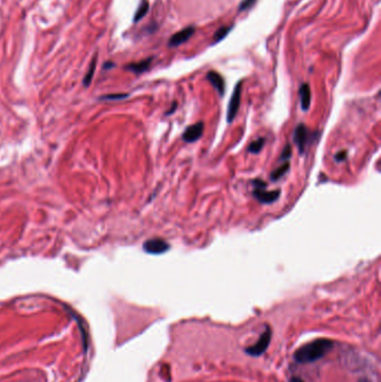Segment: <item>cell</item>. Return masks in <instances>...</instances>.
<instances>
[{
  "label": "cell",
  "instance_id": "cell-11",
  "mask_svg": "<svg viewBox=\"0 0 381 382\" xmlns=\"http://www.w3.org/2000/svg\"><path fill=\"white\" fill-rule=\"evenodd\" d=\"M151 60H152V58L144 59L142 61H139V63L128 65L126 69L129 71L136 73V74H140V73H143V72H145V71H147L149 69L150 64H151Z\"/></svg>",
  "mask_w": 381,
  "mask_h": 382
},
{
  "label": "cell",
  "instance_id": "cell-12",
  "mask_svg": "<svg viewBox=\"0 0 381 382\" xmlns=\"http://www.w3.org/2000/svg\"><path fill=\"white\" fill-rule=\"evenodd\" d=\"M289 170H290V162H289V161H285L283 165L279 166V167L277 168V169H275V170H274V171L272 172V175H271V180H272V181H277V180H279V179H281V178H282V177L285 175V173H287Z\"/></svg>",
  "mask_w": 381,
  "mask_h": 382
},
{
  "label": "cell",
  "instance_id": "cell-19",
  "mask_svg": "<svg viewBox=\"0 0 381 382\" xmlns=\"http://www.w3.org/2000/svg\"><path fill=\"white\" fill-rule=\"evenodd\" d=\"M253 186H254V189L261 190V189H266L267 183L265 181L261 180V179H256V180L253 181Z\"/></svg>",
  "mask_w": 381,
  "mask_h": 382
},
{
  "label": "cell",
  "instance_id": "cell-3",
  "mask_svg": "<svg viewBox=\"0 0 381 382\" xmlns=\"http://www.w3.org/2000/svg\"><path fill=\"white\" fill-rule=\"evenodd\" d=\"M242 86H243V82H238L237 85L234 88L231 101H229V104H228V111H227L228 123H232L237 115V112L240 105V99H242Z\"/></svg>",
  "mask_w": 381,
  "mask_h": 382
},
{
  "label": "cell",
  "instance_id": "cell-23",
  "mask_svg": "<svg viewBox=\"0 0 381 382\" xmlns=\"http://www.w3.org/2000/svg\"><path fill=\"white\" fill-rule=\"evenodd\" d=\"M290 382H303V380H302V379H300V378H292V379H291V381Z\"/></svg>",
  "mask_w": 381,
  "mask_h": 382
},
{
  "label": "cell",
  "instance_id": "cell-4",
  "mask_svg": "<svg viewBox=\"0 0 381 382\" xmlns=\"http://www.w3.org/2000/svg\"><path fill=\"white\" fill-rule=\"evenodd\" d=\"M309 137L310 133L307 128L303 123H301L298 126L295 128L294 133H293V140L294 143L296 144V147L299 149L300 153H303L304 150L306 148V144L309 142Z\"/></svg>",
  "mask_w": 381,
  "mask_h": 382
},
{
  "label": "cell",
  "instance_id": "cell-13",
  "mask_svg": "<svg viewBox=\"0 0 381 382\" xmlns=\"http://www.w3.org/2000/svg\"><path fill=\"white\" fill-rule=\"evenodd\" d=\"M148 11H149V3L147 2V0H143V2L140 4L136 15H134V21L141 20L143 17L148 14Z\"/></svg>",
  "mask_w": 381,
  "mask_h": 382
},
{
  "label": "cell",
  "instance_id": "cell-18",
  "mask_svg": "<svg viewBox=\"0 0 381 382\" xmlns=\"http://www.w3.org/2000/svg\"><path fill=\"white\" fill-rule=\"evenodd\" d=\"M291 155H292V147H291L290 144H287V147L284 148L283 152L281 154V160H285V161H289Z\"/></svg>",
  "mask_w": 381,
  "mask_h": 382
},
{
  "label": "cell",
  "instance_id": "cell-1",
  "mask_svg": "<svg viewBox=\"0 0 381 382\" xmlns=\"http://www.w3.org/2000/svg\"><path fill=\"white\" fill-rule=\"evenodd\" d=\"M333 341L329 339H318L301 346L294 353L295 360L300 363H310L321 359L332 349Z\"/></svg>",
  "mask_w": 381,
  "mask_h": 382
},
{
  "label": "cell",
  "instance_id": "cell-14",
  "mask_svg": "<svg viewBox=\"0 0 381 382\" xmlns=\"http://www.w3.org/2000/svg\"><path fill=\"white\" fill-rule=\"evenodd\" d=\"M264 144H265V138H260L255 140V141L251 142L249 144L248 147V152L250 153H260L262 149L264 148Z\"/></svg>",
  "mask_w": 381,
  "mask_h": 382
},
{
  "label": "cell",
  "instance_id": "cell-10",
  "mask_svg": "<svg viewBox=\"0 0 381 382\" xmlns=\"http://www.w3.org/2000/svg\"><path fill=\"white\" fill-rule=\"evenodd\" d=\"M300 99H301V108L303 111H307L310 109L311 104V88L307 83L302 84L300 87Z\"/></svg>",
  "mask_w": 381,
  "mask_h": 382
},
{
  "label": "cell",
  "instance_id": "cell-7",
  "mask_svg": "<svg viewBox=\"0 0 381 382\" xmlns=\"http://www.w3.org/2000/svg\"><path fill=\"white\" fill-rule=\"evenodd\" d=\"M194 34H195V27L189 26V27L183 28V29L179 30L178 33L173 34V35L171 36L169 41V46L176 47V46H179V45L186 43L190 38H192Z\"/></svg>",
  "mask_w": 381,
  "mask_h": 382
},
{
  "label": "cell",
  "instance_id": "cell-20",
  "mask_svg": "<svg viewBox=\"0 0 381 382\" xmlns=\"http://www.w3.org/2000/svg\"><path fill=\"white\" fill-rule=\"evenodd\" d=\"M346 154H348V152H346L345 150L340 151V152L335 154V160H337L338 162H342L343 160L346 159Z\"/></svg>",
  "mask_w": 381,
  "mask_h": 382
},
{
  "label": "cell",
  "instance_id": "cell-9",
  "mask_svg": "<svg viewBox=\"0 0 381 382\" xmlns=\"http://www.w3.org/2000/svg\"><path fill=\"white\" fill-rule=\"evenodd\" d=\"M207 80H208L211 85L214 86L217 92L219 93V95H224V93H225V88H226V85H225V80H224V77L219 74V73H217L215 71H209L208 73H207Z\"/></svg>",
  "mask_w": 381,
  "mask_h": 382
},
{
  "label": "cell",
  "instance_id": "cell-16",
  "mask_svg": "<svg viewBox=\"0 0 381 382\" xmlns=\"http://www.w3.org/2000/svg\"><path fill=\"white\" fill-rule=\"evenodd\" d=\"M95 66H97V57L93 58L91 65H89V69H88L87 74H86L85 78H84V85H85V86H88L89 83L92 82V77H93L94 71H95Z\"/></svg>",
  "mask_w": 381,
  "mask_h": 382
},
{
  "label": "cell",
  "instance_id": "cell-2",
  "mask_svg": "<svg viewBox=\"0 0 381 382\" xmlns=\"http://www.w3.org/2000/svg\"><path fill=\"white\" fill-rule=\"evenodd\" d=\"M271 338H272V331L270 328H266V330L260 336L259 341H257L255 344L248 346L247 349H246V352H247L248 355L255 356V357L263 355V353L267 350L268 345H270Z\"/></svg>",
  "mask_w": 381,
  "mask_h": 382
},
{
  "label": "cell",
  "instance_id": "cell-22",
  "mask_svg": "<svg viewBox=\"0 0 381 382\" xmlns=\"http://www.w3.org/2000/svg\"><path fill=\"white\" fill-rule=\"evenodd\" d=\"M177 108V103H173L172 104V108L170 109V112H168V114H171V113H173V112H175V109Z\"/></svg>",
  "mask_w": 381,
  "mask_h": 382
},
{
  "label": "cell",
  "instance_id": "cell-5",
  "mask_svg": "<svg viewBox=\"0 0 381 382\" xmlns=\"http://www.w3.org/2000/svg\"><path fill=\"white\" fill-rule=\"evenodd\" d=\"M143 249L148 254L160 255L169 249V244L161 238H152L145 241L143 244Z\"/></svg>",
  "mask_w": 381,
  "mask_h": 382
},
{
  "label": "cell",
  "instance_id": "cell-15",
  "mask_svg": "<svg viewBox=\"0 0 381 382\" xmlns=\"http://www.w3.org/2000/svg\"><path fill=\"white\" fill-rule=\"evenodd\" d=\"M231 30H232V26H223V27H220L219 29H218L215 33V35H214V43H218V42L223 41V39L228 35V33L231 31Z\"/></svg>",
  "mask_w": 381,
  "mask_h": 382
},
{
  "label": "cell",
  "instance_id": "cell-17",
  "mask_svg": "<svg viewBox=\"0 0 381 382\" xmlns=\"http://www.w3.org/2000/svg\"><path fill=\"white\" fill-rule=\"evenodd\" d=\"M255 3H256V0H243L242 4L239 5L238 11H239V13H242V11H245V10L251 8Z\"/></svg>",
  "mask_w": 381,
  "mask_h": 382
},
{
  "label": "cell",
  "instance_id": "cell-8",
  "mask_svg": "<svg viewBox=\"0 0 381 382\" xmlns=\"http://www.w3.org/2000/svg\"><path fill=\"white\" fill-rule=\"evenodd\" d=\"M253 195L255 198L259 200L261 204H272V202L276 201L279 196H281V190H272V191H266L265 189H261V190H257V189H254L253 190Z\"/></svg>",
  "mask_w": 381,
  "mask_h": 382
},
{
  "label": "cell",
  "instance_id": "cell-21",
  "mask_svg": "<svg viewBox=\"0 0 381 382\" xmlns=\"http://www.w3.org/2000/svg\"><path fill=\"white\" fill-rule=\"evenodd\" d=\"M125 97H126L125 94H122V95H112V97H105L104 99H123Z\"/></svg>",
  "mask_w": 381,
  "mask_h": 382
},
{
  "label": "cell",
  "instance_id": "cell-6",
  "mask_svg": "<svg viewBox=\"0 0 381 382\" xmlns=\"http://www.w3.org/2000/svg\"><path fill=\"white\" fill-rule=\"evenodd\" d=\"M204 128H205V124L203 122H198V123H195V124L193 125H189L186 129V131L183 132L182 139L188 143H193L195 141H197V140H199L201 136H203Z\"/></svg>",
  "mask_w": 381,
  "mask_h": 382
}]
</instances>
